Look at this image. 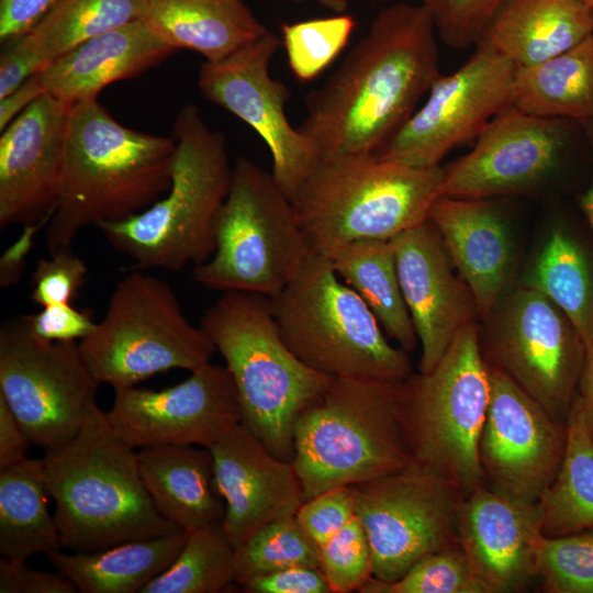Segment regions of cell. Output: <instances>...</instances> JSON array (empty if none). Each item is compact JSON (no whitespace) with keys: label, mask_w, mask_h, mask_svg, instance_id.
Masks as SVG:
<instances>
[{"label":"cell","mask_w":593,"mask_h":593,"mask_svg":"<svg viewBox=\"0 0 593 593\" xmlns=\"http://www.w3.org/2000/svg\"><path fill=\"white\" fill-rule=\"evenodd\" d=\"M361 593H489L460 546L432 553L394 581L371 578Z\"/></svg>","instance_id":"39"},{"label":"cell","mask_w":593,"mask_h":593,"mask_svg":"<svg viewBox=\"0 0 593 593\" xmlns=\"http://www.w3.org/2000/svg\"><path fill=\"white\" fill-rule=\"evenodd\" d=\"M490 200L440 195L427 215L484 318L497 305L513 264L507 225Z\"/></svg>","instance_id":"24"},{"label":"cell","mask_w":593,"mask_h":593,"mask_svg":"<svg viewBox=\"0 0 593 593\" xmlns=\"http://www.w3.org/2000/svg\"><path fill=\"white\" fill-rule=\"evenodd\" d=\"M236 550L222 523L188 533L171 566L150 581L142 593H220L236 582Z\"/></svg>","instance_id":"36"},{"label":"cell","mask_w":593,"mask_h":593,"mask_svg":"<svg viewBox=\"0 0 593 593\" xmlns=\"http://www.w3.org/2000/svg\"><path fill=\"white\" fill-rule=\"evenodd\" d=\"M74 583L59 571L44 572L27 568L24 560L1 557L0 593H75Z\"/></svg>","instance_id":"47"},{"label":"cell","mask_w":593,"mask_h":593,"mask_svg":"<svg viewBox=\"0 0 593 593\" xmlns=\"http://www.w3.org/2000/svg\"><path fill=\"white\" fill-rule=\"evenodd\" d=\"M147 0H56L24 38L47 65L80 43L145 18Z\"/></svg>","instance_id":"35"},{"label":"cell","mask_w":593,"mask_h":593,"mask_svg":"<svg viewBox=\"0 0 593 593\" xmlns=\"http://www.w3.org/2000/svg\"><path fill=\"white\" fill-rule=\"evenodd\" d=\"M323 8L334 12L335 14L346 13L349 2L348 0H315Z\"/></svg>","instance_id":"55"},{"label":"cell","mask_w":593,"mask_h":593,"mask_svg":"<svg viewBox=\"0 0 593 593\" xmlns=\"http://www.w3.org/2000/svg\"><path fill=\"white\" fill-rule=\"evenodd\" d=\"M43 458L0 469V553L14 560L60 551L54 516L46 507Z\"/></svg>","instance_id":"31"},{"label":"cell","mask_w":593,"mask_h":593,"mask_svg":"<svg viewBox=\"0 0 593 593\" xmlns=\"http://www.w3.org/2000/svg\"><path fill=\"white\" fill-rule=\"evenodd\" d=\"M293 448L304 501L409 467L404 381L332 378L300 413Z\"/></svg>","instance_id":"4"},{"label":"cell","mask_w":593,"mask_h":593,"mask_svg":"<svg viewBox=\"0 0 593 593\" xmlns=\"http://www.w3.org/2000/svg\"><path fill=\"white\" fill-rule=\"evenodd\" d=\"M331 260L338 277L362 298L387 335L406 353L414 350L417 336L390 240H357L343 247Z\"/></svg>","instance_id":"32"},{"label":"cell","mask_w":593,"mask_h":593,"mask_svg":"<svg viewBox=\"0 0 593 593\" xmlns=\"http://www.w3.org/2000/svg\"><path fill=\"white\" fill-rule=\"evenodd\" d=\"M32 445L14 413L0 395V469L22 462Z\"/></svg>","instance_id":"50"},{"label":"cell","mask_w":593,"mask_h":593,"mask_svg":"<svg viewBox=\"0 0 593 593\" xmlns=\"http://www.w3.org/2000/svg\"><path fill=\"white\" fill-rule=\"evenodd\" d=\"M45 224L25 226L20 238L3 254L0 266V283L8 288L19 280L25 256L31 249L36 231Z\"/></svg>","instance_id":"51"},{"label":"cell","mask_w":593,"mask_h":593,"mask_svg":"<svg viewBox=\"0 0 593 593\" xmlns=\"http://www.w3.org/2000/svg\"><path fill=\"white\" fill-rule=\"evenodd\" d=\"M209 449L225 502L222 524L235 549L261 526L295 515L304 502L293 463L275 457L244 423Z\"/></svg>","instance_id":"23"},{"label":"cell","mask_w":593,"mask_h":593,"mask_svg":"<svg viewBox=\"0 0 593 593\" xmlns=\"http://www.w3.org/2000/svg\"><path fill=\"white\" fill-rule=\"evenodd\" d=\"M70 104L43 93L0 138V227L49 222L59 199Z\"/></svg>","instance_id":"20"},{"label":"cell","mask_w":593,"mask_h":593,"mask_svg":"<svg viewBox=\"0 0 593 593\" xmlns=\"http://www.w3.org/2000/svg\"><path fill=\"white\" fill-rule=\"evenodd\" d=\"M88 266L70 248L38 259L32 275L31 300L41 307L68 304L87 280Z\"/></svg>","instance_id":"43"},{"label":"cell","mask_w":593,"mask_h":593,"mask_svg":"<svg viewBox=\"0 0 593 593\" xmlns=\"http://www.w3.org/2000/svg\"><path fill=\"white\" fill-rule=\"evenodd\" d=\"M215 249L193 268L194 280L212 291L271 298L301 271L312 251L291 200L272 172L238 157L228 194L217 214Z\"/></svg>","instance_id":"9"},{"label":"cell","mask_w":593,"mask_h":593,"mask_svg":"<svg viewBox=\"0 0 593 593\" xmlns=\"http://www.w3.org/2000/svg\"><path fill=\"white\" fill-rule=\"evenodd\" d=\"M78 345L97 383L114 390L171 369L193 371L216 350L201 325L188 321L174 289L139 269L119 281L103 318Z\"/></svg>","instance_id":"10"},{"label":"cell","mask_w":593,"mask_h":593,"mask_svg":"<svg viewBox=\"0 0 593 593\" xmlns=\"http://www.w3.org/2000/svg\"><path fill=\"white\" fill-rule=\"evenodd\" d=\"M176 139L132 130L97 99L70 107L61 188L47 224L48 255L87 226L138 214L170 188Z\"/></svg>","instance_id":"2"},{"label":"cell","mask_w":593,"mask_h":593,"mask_svg":"<svg viewBox=\"0 0 593 593\" xmlns=\"http://www.w3.org/2000/svg\"><path fill=\"white\" fill-rule=\"evenodd\" d=\"M507 0H423L439 38L451 48L477 45L499 9Z\"/></svg>","instance_id":"42"},{"label":"cell","mask_w":593,"mask_h":593,"mask_svg":"<svg viewBox=\"0 0 593 593\" xmlns=\"http://www.w3.org/2000/svg\"><path fill=\"white\" fill-rule=\"evenodd\" d=\"M107 417L134 449L179 445L210 448L242 422L234 380L226 367L205 363L184 381L159 390H114Z\"/></svg>","instance_id":"18"},{"label":"cell","mask_w":593,"mask_h":593,"mask_svg":"<svg viewBox=\"0 0 593 593\" xmlns=\"http://www.w3.org/2000/svg\"><path fill=\"white\" fill-rule=\"evenodd\" d=\"M538 580L548 593H593V528L545 537Z\"/></svg>","instance_id":"40"},{"label":"cell","mask_w":593,"mask_h":593,"mask_svg":"<svg viewBox=\"0 0 593 593\" xmlns=\"http://www.w3.org/2000/svg\"><path fill=\"white\" fill-rule=\"evenodd\" d=\"M537 503L545 537L593 528V437L577 398L567 418L560 468Z\"/></svg>","instance_id":"33"},{"label":"cell","mask_w":593,"mask_h":593,"mask_svg":"<svg viewBox=\"0 0 593 593\" xmlns=\"http://www.w3.org/2000/svg\"><path fill=\"white\" fill-rule=\"evenodd\" d=\"M486 366L489 403L478 446L484 484L502 495L537 502L560 468L567 424L506 373Z\"/></svg>","instance_id":"17"},{"label":"cell","mask_w":593,"mask_h":593,"mask_svg":"<svg viewBox=\"0 0 593 593\" xmlns=\"http://www.w3.org/2000/svg\"><path fill=\"white\" fill-rule=\"evenodd\" d=\"M592 33L593 10L577 0H507L479 42L516 67H529L571 49Z\"/></svg>","instance_id":"27"},{"label":"cell","mask_w":593,"mask_h":593,"mask_svg":"<svg viewBox=\"0 0 593 593\" xmlns=\"http://www.w3.org/2000/svg\"><path fill=\"white\" fill-rule=\"evenodd\" d=\"M47 63L30 46L24 36L12 42L0 57V99L42 71Z\"/></svg>","instance_id":"48"},{"label":"cell","mask_w":593,"mask_h":593,"mask_svg":"<svg viewBox=\"0 0 593 593\" xmlns=\"http://www.w3.org/2000/svg\"><path fill=\"white\" fill-rule=\"evenodd\" d=\"M570 320L585 348L593 342V273L580 245L561 227L551 231L524 278Z\"/></svg>","instance_id":"34"},{"label":"cell","mask_w":593,"mask_h":593,"mask_svg":"<svg viewBox=\"0 0 593 593\" xmlns=\"http://www.w3.org/2000/svg\"><path fill=\"white\" fill-rule=\"evenodd\" d=\"M459 545L489 593L526 591L539 577L545 535L537 502L502 495L485 484L463 497Z\"/></svg>","instance_id":"22"},{"label":"cell","mask_w":593,"mask_h":593,"mask_svg":"<svg viewBox=\"0 0 593 593\" xmlns=\"http://www.w3.org/2000/svg\"><path fill=\"white\" fill-rule=\"evenodd\" d=\"M172 136L176 150L167 193L130 219L99 226L134 269L177 272L208 261L215 249V222L233 175L226 138L205 123L194 104L178 111Z\"/></svg>","instance_id":"5"},{"label":"cell","mask_w":593,"mask_h":593,"mask_svg":"<svg viewBox=\"0 0 593 593\" xmlns=\"http://www.w3.org/2000/svg\"><path fill=\"white\" fill-rule=\"evenodd\" d=\"M200 325L234 380L242 423L275 457L292 462L295 422L332 377L310 368L290 350L266 295L223 292Z\"/></svg>","instance_id":"7"},{"label":"cell","mask_w":593,"mask_h":593,"mask_svg":"<svg viewBox=\"0 0 593 593\" xmlns=\"http://www.w3.org/2000/svg\"><path fill=\"white\" fill-rule=\"evenodd\" d=\"M582 125L585 128L586 136L593 150V121L585 122ZM581 205L593 230V180L586 192L581 198Z\"/></svg>","instance_id":"54"},{"label":"cell","mask_w":593,"mask_h":593,"mask_svg":"<svg viewBox=\"0 0 593 593\" xmlns=\"http://www.w3.org/2000/svg\"><path fill=\"white\" fill-rule=\"evenodd\" d=\"M382 2H394V1H398V0H380Z\"/></svg>","instance_id":"57"},{"label":"cell","mask_w":593,"mask_h":593,"mask_svg":"<svg viewBox=\"0 0 593 593\" xmlns=\"http://www.w3.org/2000/svg\"><path fill=\"white\" fill-rule=\"evenodd\" d=\"M567 123L506 108L468 154L443 167L440 195L492 199L535 190L559 163Z\"/></svg>","instance_id":"19"},{"label":"cell","mask_w":593,"mask_h":593,"mask_svg":"<svg viewBox=\"0 0 593 593\" xmlns=\"http://www.w3.org/2000/svg\"><path fill=\"white\" fill-rule=\"evenodd\" d=\"M21 317L29 332L46 343L81 340L97 325L90 313L77 310L71 303L43 306L38 312Z\"/></svg>","instance_id":"45"},{"label":"cell","mask_w":593,"mask_h":593,"mask_svg":"<svg viewBox=\"0 0 593 593\" xmlns=\"http://www.w3.org/2000/svg\"><path fill=\"white\" fill-rule=\"evenodd\" d=\"M188 539L187 530L123 542L110 548L47 556L81 593H142L167 570Z\"/></svg>","instance_id":"29"},{"label":"cell","mask_w":593,"mask_h":593,"mask_svg":"<svg viewBox=\"0 0 593 593\" xmlns=\"http://www.w3.org/2000/svg\"><path fill=\"white\" fill-rule=\"evenodd\" d=\"M513 105L542 118L593 121V33L544 63L516 67Z\"/></svg>","instance_id":"30"},{"label":"cell","mask_w":593,"mask_h":593,"mask_svg":"<svg viewBox=\"0 0 593 593\" xmlns=\"http://www.w3.org/2000/svg\"><path fill=\"white\" fill-rule=\"evenodd\" d=\"M175 52L144 18L89 38L53 59L38 78L46 93L72 105L141 75Z\"/></svg>","instance_id":"25"},{"label":"cell","mask_w":593,"mask_h":593,"mask_svg":"<svg viewBox=\"0 0 593 593\" xmlns=\"http://www.w3.org/2000/svg\"><path fill=\"white\" fill-rule=\"evenodd\" d=\"M239 586L246 593H333L323 571L310 566H294L257 575Z\"/></svg>","instance_id":"46"},{"label":"cell","mask_w":593,"mask_h":593,"mask_svg":"<svg viewBox=\"0 0 593 593\" xmlns=\"http://www.w3.org/2000/svg\"><path fill=\"white\" fill-rule=\"evenodd\" d=\"M398 277L421 342L419 372L430 371L460 328L479 313L471 290L454 272L441 236L427 219L389 239Z\"/></svg>","instance_id":"21"},{"label":"cell","mask_w":593,"mask_h":593,"mask_svg":"<svg viewBox=\"0 0 593 593\" xmlns=\"http://www.w3.org/2000/svg\"><path fill=\"white\" fill-rule=\"evenodd\" d=\"M480 346L488 365L506 373L555 419L567 424L586 348L553 302L527 287L515 290Z\"/></svg>","instance_id":"14"},{"label":"cell","mask_w":593,"mask_h":593,"mask_svg":"<svg viewBox=\"0 0 593 593\" xmlns=\"http://www.w3.org/2000/svg\"><path fill=\"white\" fill-rule=\"evenodd\" d=\"M593 10V0H577Z\"/></svg>","instance_id":"56"},{"label":"cell","mask_w":593,"mask_h":593,"mask_svg":"<svg viewBox=\"0 0 593 593\" xmlns=\"http://www.w3.org/2000/svg\"><path fill=\"white\" fill-rule=\"evenodd\" d=\"M321 570L333 593L359 592L372 578L369 540L356 515L321 548Z\"/></svg>","instance_id":"41"},{"label":"cell","mask_w":593,"mask_h":593,"mask_svg":"<svg viewBox=\"0 0 593 593\" xmlns=\"http://www.w3.org/2000/svg\"><path fill=\"white\" fill-rule=\"evenodd\" d=\"M238 585L250 578L294 566L321 569V549L305 533L295 515L270 522L236 548Z\"/></svg>","instance_id":"37"},{"label":"cell","mask_w":593,"mask_h":593,"mask_svg":"<svg viewBox=\"0 0 593 593\" xmlns=\"http://www.w3.org/2000/svg\"><path fill=\"white\" fill-rule=\"evenodd\" d=\"M355 25L348 13L284 23L281 43L293 76L310 81L322 74L346 47Z\"/></svg>","instance_id":"38"},{"label":"cell","mask_w":593,"mask_h":593,"mask_svg":"<svg viewBox=\"0 0 593 593\" xmlns=\"http://www.w3.org/2000/svg\"><path fill=\"white\" fill-rule=\"evenodd\" d=\"M269 300L284 343L315 371L390 382L413 374L407 353L388 342L367 303L339 281L331 259L312 253Z\"/></svg>","instance_id":"8"},{"label":"cell","mask_w":593,"mask_h":593,"mask_svg":"<svg viewBox=\"0 0 593 593\" xmlns=\"http://www.w3.org/2000/svg\"><path fill=\"white\" fill-rule=\"evenodd\" d=\"M452 74L439 75L424 104L377 156L415 167L439 166L460 145L513 105L516 66L483 43Z\"/></svg>","instance_id":"15"},{"label":"cell","mask_w":593,"mask_h":593,"mask_svg":"<svg viewBox=\"0 0 593 593\" xmlns=\"http://www.w3.org/2000/svg\"><path fill=\"white\" fill-rule=\"evenodd\" d=\"M281 44L268 31L224 59L205 60L198 87L205 99L244 121L264 139L272 157V175L292 202L321 156L289 122L290 90L270 75L271 59Z\"/></svg>","instance_id":"16"},{"label":"cell","mask_w":593,"mask_h":593,"mask_svg":"<svg viewBox=\"0 0 593 593\" xmlns=\"http://www.w3.org/2000/svg\"><path fill=\"white\" fill-rule=\"evenodd\" d=\"M171 48L226 58L269 30L244 0H147L144 18Z\"/></svg>","instance_id":"28"},{"label":"cell","mask_w":593,"mask_h":593,"mask_svg":"<svg viewBox=\"0 0 593 593\" xmlns=\"http://www.w3.org/2000/svg\"><path fill=\"white\" fill-rule=\"evenodd\" d=\"M144 485L158 513L192 532L222 523L225 502L209 448L165 445L138 449Z\"/></svg>","instance_id":"26"},{"label":"cell","mask_w":593,"mask_h":593,"mask_svg":"<svg viewBox=\"0 0 593 593\" xmlns=\"http://www.w3.org/2000/svg\"><path fill=\"white\" fill-rule=\"evenodd\" d=\"M56 0H0V38L12 42L29 33Z\"/></svg>","instance_id":"49"},{"label":"cell","mask_w":593,"mask_h":593,"mask_svg":"<svg viewBox=\"0 0 593 593\" xmlns=\"http://www.w3.org/2000/svg\"><path fill=\"white\" fill-rule=\"evenodd\" d=\"M98 383L76 342L35 338L22 317L0 331V395L32 445L44 450L69 441L96 404Z\"/></svg>","instance_id":"13"},{"label":"cell","mask_w":593,"mask_h":593,"mask_svg":"<svg viewBox=\"0 0 593 593\" xmlns=\"http://www.w3.org/2000/svg\"><path fill=\"white\" fill-rule=\"evenodd\" d=\"M351 486L355 515L371 549L372 578L398 580L423 558L460 546L458 514L465 495L432 469L413 462Z\"/></svg>","instance_id":"12"},{"label":"cell","mask_w":593,"mask_h":593,"mask_svg":"<svg viewBox=\"0 0 593 593\" xmlns=\"http://www.w3.org/2000/svg\"><path fill=\"white\" fill-rule=\"evenodd\" d=\"M45 93L38 75H34L9 96L0 99V130L3 131L34 100Z\"/></svg>","instance_id":"52"},{"label":"cell","mask_w":593,"mask_h":593,"mask_svg":"<svg viewBox=\"0 0 593 593\" xmlns=\"http://www.w3.org/2000/svg\"><path fill=\"white\" fill-rule=\"evenodd\" d=\"M427 9L394 2L378 12L339 67L306 96L298 130L321 158L379 154L415 112L439 74Z\"/></svg>","instance_id":"1"},{"label":"cell","mask_w":593,"mask_h":593,"mask_svg":"<svg viewBox=\"0 0 593 593\" xmlns=\"http://www.w3.org/2000/svg\"><path fill=\"white\" fill-rule=\"evenodd\" d=\"M575 398L583 409L586 424L593 437V342L585 351Z\"/></svg>","instance_id":"53"},{"label":"cell","mask_w":593,"mask_h":593,"mask_svg":"<svg viewBox=\"0 0 593 593\" xmlns=\"http://www.w3.org/2000/svg\"><path fill=\"white\" fill-rule=\"evenodd\" d=\"M295 517L321 549L355 517L353 486H337L304 501Z\"/></svg>","instance_id":"44"},{"label":"cell","mask_w":593,"mask_h":593,"mask_svg":"<svg viewBox=\"0 0 593 593\" xmlns=\"http://www.w3.org/2000/svg\"><path fill=\"white\" fill-rule=\"evenodd\" d=\"M404 385L414 462L449 479L467 496L484 484L478 446L490 392L475 323L458 331L430 371L413 373Z\"/></svg>","instance_id":"11"},{"label":"cell","mask_w":593,"mask_h":593,"mask_svg":"<svg viewBox=\"0 0 593 593\" xmlns=\"http://www.w3.org/2000/svg\"><path fill=\"white\" fill-rule=\"evenodd\" d=\"M135 450L97 403L69 441L45 450L46 490L64 548L97 551L181 530L156 510Z\"/></svg>","instance_id":"3"},{"label":"cell","mask_w":593,"mask_h":593,"mask_svg":"<svg viewBox=\"0 0 593 593\" xmlns=\"http://www.w3.org/2000/svg\"><path fill=\"white\" fill-rule=\"evenodd\" d=\"M441 180V166L333 155L321 158L292 203L311 251L331 259L354 242L389 240L426 221Z\"/></svg>","instance_id":"6"}]
</instances>
